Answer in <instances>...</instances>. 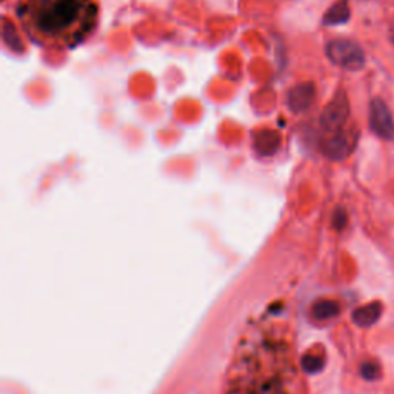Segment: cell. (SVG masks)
Segmentation results:
<instances>
[{
    "label": "cell",
    "mask_w": 394,
    "mask_h": 394,
    "mask_svg": "<svg viewBox=\"0 0 394 394\" xmlns=\"http://www.w3.org/2000/svg\"><path fill=\"white\" fill-rule=\"evenodd\" d=\"M331 64L348 71H359L365 65V54L362 48L348 39H334L325 48Z\"/></svg>",
    "instance_id": "cell-3"
},
{
    "label": "cell",
    "mask_w": 394,
    "mask_h": 394,
    "mask_svg": "<svg viewBox=\"0 0 394 394\" xmlns=\"http://www.w3.org/2000/svg\"><path fill=\"white\" fill-rule=\"evenodd\" d=\"M316 98V87L313 84H299L289 89L287 94V105L293 113H303L313 105Z\"/></svg>",
    "instance_id": "cell-7"
},
{
    "label": "cell",
    "mask_w": 394,
    "mask_h": 394,
    "mask_svg": "<svg viewBox=\"0 0 394 394\" xmlns=\"http://www.w3.org/2000/svg\"><path fill=\"white\" fill-rule=\"evenodd\" d=\"M325 365L323 357L321 356H305L302 359V368L305 370L307 373H311V375H314V373H319L322 371Z\"/></svg>",
    "instance_id": "cell-12"
},
{
    "label": "cell",
    "mask_w": 394,
    "mask_h": 394,
    "mask_svg": "<svg viewBox=\"0 0 394 394\" xmlns=\"http://www.w3.org/2000/svg\"><path fill=\"white\" fill-rule=\"evenodd\" d=\"M296 382L288 345L280 339L260 337L239 350L226 394H294Z\"/></svg>",
    "instance_id": "cell-1"
},
{
    "label": "cell",
    "mask_w": 394,
    "mask_h": 394,
    "mask_svg": "<svg viewBox=\"0 0 394 394\" xmlns=\"http://www.w3.org/2000/svg\"><path fill=\"white\" fill-rule=\"evenodd\" d=\"M350 117V102L345 91H337L321 114V127L327 133H339L347 125Z\"/></svg>",
    "instance_id": "cell-4"
},
{
    "label": "cell",
    "mask_w": 394,
    "mask_h": 394,
    "mask_svg": "<svg viewBox=\"0 0 394 394\" xmlns=\"http://www.w3.org/2000/svg\"><path fill=\"white\" fill-rule=\"evenodd\" d=\"M380 316H382V303L380 302H371L368 305L359 307L352 311V321L359 327H371L380 319Z\"/></svg>",
    "instance_id": "cell-9"
},
{
    "label": "cell",
    "mask_w": 394,
    "mask_h": 394,
    "mask_svg": "<svg viewBox=\"0 0 394 394\" xmlns=\"http://www.w3.org/2000/svg\"><path fill=\"white\" fill-rule=\"evenodd\" d=\"M339 313H341V305L336 301L322 299L313 305V316L317 321L333 319Z\"/></svg>",
    "instance_id": "cell-11"
},
{
    "label": "cell",
    "mask_w": 394,
    "mask_h": 394,
    "mask_svg": "<svg viewBox=\"0 0 394 394\" xmlns=\"http://www.w3.org/2000/svg\"><path fill=\"white\" fill-rule=\"evenodd\" d=\"M348 19H350L348 3L345 2V0H341V2L334 3L328 10V12L323 17V22L327 25H342L347 24Z\"/></svg>",
    "instance_id": "cell-10"
},
{
    "label": "cell",
    "mask_w": 394,
    "mask_h": 394,
    "mask_svg": "<svg viewBox=\"0 0 394 394\" xmlns=\"http://www.w3.org/2000/svg\"><path fill=\"white\" fill-rule=\"evenodd\" d=\"M370 127L384 141H394V119L382 99H373L370 105Z\"/></svg>",
    "instance_id": "cell-5"
},
{
    "label": "cell",
    "mask_w": 394,
    "mask_h": 394,
    "mask_svg": "<svg viewBox=\"0 0 394 394\" xmlns=\"http://www.w3.org/2000/svg\"><path fill=\"white\" fill-rule=\"evenodd\" d=\"M347 220H348L347 211H345L343 208H337L334 213V216H333V225H334L336 230H339V231L343 230L345 225H347Z\"/></svg>",
    "instance_id": "cell-14"
},
{
    "label": "cell",
    "mask_w": 394,
    "mask_h": 394,
    "mask_svg": "<svg viewBox=\"0 0 394 394\" xmlns=\"http://www.w3.org/2000/svg\"><path fill=\"white\" fill-rule=\"evenodd\" d=\"M357 139L359 133L356 128H343L323 145V153L328 159H331V161H343V159H347L352 151H355Z\"/></svg>",
    "instance_id": "cell-6"
},
{
    "label": "cell",
    "mask_w": 394,
    "mask_h": 394,
    "mask_svg": "<svg viewBox=\"0 0 394 394\" xmlns=\"http://www.w3.org/2000/svg\"><path fill=\"white\" fill-rule=\"evenodd\" d=\"M280 147V134L273 129H262L254 137V150L260 156H273Z\"/></svg>",
    "instance_id": "cell-8"
},
{
    "label": "cell",
    "mask_w": 394,
    "mask_h": 394,
    "mask_svg": "<svg viewBox=\"0 0 394 394\" xmlns=\"http://www.w3.org/2000/svg\"><path fill=\"white\" fill-rule=\"evenodd\" d=\"M361 375L365 380H376L380 376V366L373 361L364 362L361 365Z\"/></svg>",
    "instance_id": "cell-13"
},
{
    "label": "cell",
    "mask_w": 394,
    "mask_h": 394,
    "mask_svg": "<svg viewBox=\"0 0 394 394\" xmlns=\"http://www.w3.org/2000/svg\"><path fill=\"white\" fill-rule=\"evenodd\" d=\"M94 16L89 0H36L33 5L31 24L40 37L66 40L85 31Z\"/></svg>",
    "instance_id": "cell-2"
},
{
    "label": "cell",
    "mask_w": 394,
    "mask_h": 394,
    "mask_svg": "<svg viewBox=\"0 0 394 394\" xmlns=\"http://www.w3.org/2000/svg\"><path fill=\"white\" fill-rule=\"evenodd\" d=\"M388 37H390V42H391V44H393V46H394V22H391V25H390Z\"/></svg>",
    "instance_id": "cell-15"
}]
</instances>
